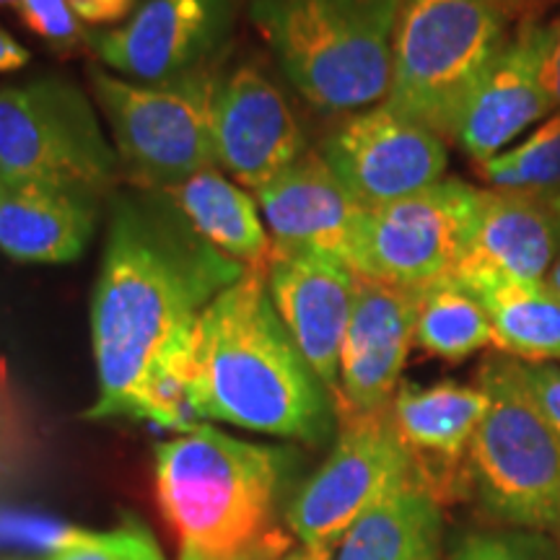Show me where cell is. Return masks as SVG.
<instances>
[{
    "label": "cell",
    "mask_w": 560,
    "mask_h": 560,
    "mask_svg": "<svg viewBox=\"0 0 560 560\" xmlns=\"http://www.w3.org/2000/svg\"><path fill=\"white\" fill-rule=\"evenodd\" d=\"M276 252L322 255L353 262L366 208L335 177L319 151H306L270 185L255 192Z\"/></svg>",
    "instance_id": "e0dca14e"
},
{
    "label": "cell",
    "mask_w": 560,
    "mask_h": 560,
    "mask_svg": "<svg viewBox=\"0 0 560 560\" xmlns=\"http://www.w3.org/2000/svg\"><path fill=\"white\" fill-rule=\"evenodd\" d=\"M195 408L200 420L312 446L335 433L332 395L278 317L260 268H247L195 325Z\"/></svg>",
    "instance_id": "7a4b0ae2"
},
{
    "label": "cell",
    "mask_w": 560,
    "mask_h": 560,
    "mask_svg": "<svg viewBox=\"0 0 560 560\" xmlns=\"http://www.w3.org/2000/svg\"><path fill=\"white\" fill-rule=\"evenodd\" d=\"M215 164L255 195L306 153L296 112L255 62H223L213 100Z\"/></svg>",
    "instance_id": "4fadbf2b"
},
{
    "label": "cell",
    "mask_w": 560,
    "mask_h": 560,
    "mask_svg": "<svg viewBox=\"0 0 560 560\" xmlns=\"http://www.w3.org/2000/svg\"><path fill=\"white\" fill-rule=\"evenodd\" d=\"M482 179L493 190L548 195L560 192V109L552 112L527 138L480 164Z\"/></svg>",
    "instance_id": "484cf974"
},
{
    "label": "cell",
    "mask_w": 560,
    "mask_h": 560,
    "mask_svg": "<svg viewBox=\"0 0 560 560\" xmlns=\"http://www.w3.org/2000/svg\"><path fill=\"white\" fill-rule=\"evenodd\" d=\"M30 50L24 45H19L9 32L0 26V73H11V70H21L30 66Z\"/></svg>",
    "instance_id": "e575fe53"
},
{
    "label": "cell",
    "mask_w": 560,
    "mask_h": 560,
    "mask_svg": "<svg viewBox=\"0 0 560 560\" xmlns=\"http://www.w3.org/2000/svg\"><path fill=\"white\" fill-rule=\"evenodd\" d=\"M291 548V537L285 535L283 529H270L262 540H257L252 548L236 552L231 558H221V560H283L289 556ZM179 560H206V558H192V556H179Z\"/></svg>",
    "instance_id": "d6a6232c"
},
{
    "label": "cell",
    "mask_w": 560,
    "mask_h": 560,
    "mask_svg": "<svg viewBox=\"0 0 560 560\" xmlns=\"http://www.w3.org/2000/svg\"><path fill=\"white\" fill-rule=\"evenodd\" d=\"M330 558H332V556H327V552H319V550L304 548V545H301V548L291 550L289 556H285L283 560H330Z\"/></svg>",
    "instance_id": "d590c367"
},
{
    "label": "cell",
    "mask_w": 560,
    "mask_h": 560,
    "mask_svg": "<svg viewBox=\"0 0 560 560\" xmlns=\"http://www.w3.org/2000/svg\"><path fill=\"white\" fill-rule=\"evenodd\" d=\"M416 312L418 289L359 278L340 353L338 418L389 408L416 342Z\"/></svg>",
    "instance_id": "2e32d148"
},
{
    "label": "cell",
    "mask_w": 560,
    "mask_h": 560,
    "mask_svg": "<svg viewBox=\"0 0 560 560\" xmlns=\"http://www.w3.org/2000/svg\"><path fill=\"white\" fill-rule=\"evenodd\" d=\"M495 3H499V5H501V3H503V0H495Z\"/></svg>",
    "instance_id": "ab89813d"
},
{
    "label": "cell",
    "mask_w": 560,
    "mask_h": 560,
    "mask_svg": "<svg viewBox=\"0 0 560 560\" xmlns=\"http://www.w3.org/2000/svg\"><path fill=\"white\" fill-rule=\"evenodd\" d=\"M244 272L242 262L202 240L170 195L153 187H117L91 299L100 397L83 418H128L161 350L192 330L210 301Z\"/></svg>",
    "instance_id": "6da1fadb"
},
{
    "label": "cell",
    "mask_w": 560,
    "mask_h": 560,
    "mask_svg": "<svg viewBox=\"0 0 560 560\" xmlns=\"http://www.w3.org/2000/svg\"><path fill=\"white\" fill-rule=\"evenodd\" d=\"M122 166L89 96L62 75L0 89V182L109 200Z\"/></svg>",
    "instance_id": "8992f818"
},
{
    "label": "cell",
    "mask_w": 560,
    "mask_h": 560,
    "mask_svg": "<svg viewBox=\"0 0 560 560\" xmlns=\"http://www.w3.org/2000/svg\"><path fill=\"white\" fill-rule=\"evenodd\" d=\"M550 50L548 62H545V81H548L550 100L556 112L560 109V19L556 24H550Z\"/></svg>",
    "instance_id": "836d02e7"
},
{
    "label": "cell",
    "mask_w": 560,
    "mask_h": 560,
    "mask_svg": "<svg viewBox=\"0 0 560 560\" xmlns=\"http://www.w3.org/2000/svg\"><path fill=\"white\" fill-rule=\"evenodd\" d=\"M234 0H140L122 24L91 32L89 50L112 73L161 83L226 60Z\"/></svg>",
    "instance_id": "8fae6325"
},
{
    "label": "cell",
    "mask_w": 560,
    "mask_h": 560,
    "mask_svg": "<svg viewBox=\"0 0 560 560\" xmlns=\"http://www.w3.org/2000/svg\"><path fill=\"white\" fill-rule=\"evenodd\" d=\"M441 514L423 482L397 490L346 532L330 560H439Z\"/></svg>",
    "instance_id": "603a6c76"
},
{
    "label": "cell",
    "mask_w": 560,
    "mask_h": 560,
    "mask_svg": "<svg viewBox=\"0 0 560 560\" xmlns=\"http://www.w3.org/2000/svg\"><path fill=\"white\" fill-rule=\"evenodd\" d=\"M100 202L47 187L0 182V252L16 262L79 260L94 236Z\"/></svg>",
    "instance_id": "d6986e66"
},
{
    "label": "cell",
    "mask_w": 560,
    "mask_h": 560,
    "mask_svg": "<svg viewBox=\"0 0 560 560\" xmlns=\"http://www.w3.org/2000/svg\"><path fill=\"white\" fill-rule=\"evenodd\" d=\"M50 560H166L143 524L128 520L120 529H70L62 548Z\"/></svg>",
    "instance_id": "4316f807"
},
{
    "label": "cell",
    "mask_w": 560,
    "mask_h": 560,
    "mask_svg": "<svg viewBox=\"0 0 560 560\" xmlns=\"http://www.w3.org/2000/svg\"><path fill=\"white\" fill-rule=\"evenodd\" d=\"M402 0H249V21L280 73L314 109L376 107L392 73Z\"/></svg>",
    "instance_id": "277c9868"
},
{
    "label": "cell",
    "mask_w": 560,
    "mask_h": 560,
    "mask_svg": "<svg viewBox=\"0 0 560 560\" xmlns=\"http://www.w3.org/2000/svg\"><path fill=\"white\" fill-rule=\"evenodd\" d=\"M558 529H560V524H558Z\"/></svg>",
    "instance_id": "60d3db41"
},
{
    "label": "cell",
    "mask_w": 560,
    "mask_h": 560,
    "mask_svg": "<svg viewBox=\"0 0 560 560\" xmlns=\"http://www.w3.org/2000/svg\"><path fill=\"white\" fill-rule=\"evenodd\" d=\"M19 0H0V5H16Z\"/></svg>",
    "instance_id": "f35d334b"
},
{
    "label": "cell",
    "mask_w": 560,
    "mask_h": 560,
    "mask_svg": "<svg viewBox=\"0 0 560 560\" xmlns=\"http://www.w3.org/2000/svg\"><path fill=\"white\" fill-rule=\"evenodd\" d=\"M560 252L556 219L540 195L486 190L480 221L454 278L545 280Z\"/></svg>",
    "instance_id": "ac0fdd59"
},
{
    "label": "cell",
    "mask_w": 560,
    "mask_h": 560,
    "mask_svg": "<svg viewBox=\"0 0 560 560\" xmlns=\"http://www.w3.org/2000/svg\"><path fill=\"white\" fill-rule=\"evenodd\" d=\"M522 387L540 412L550 431L560 439V366L558 363H537L516 359Z\"/></svg>",
    "instance_id": "f546056e"
},
{
    "label": "cell",
    "mask_w": 560,
    "mask_h": 560,
    "mask_svg": "<svg viewBox=\"0 0 560 560\" xmlns=\"http://www.w3.org/2000/svg\"><path fill=\"white\" fill-rule=\"evenodd\" d=\"M128 418L177 433L202 425L195 408V327L161 350L132 397Z\"/></svg>",
    "instance_id": "d4e9b609"
},
{
    "label": "cell",
    "mask_w": 560,
    "mask_h": 560,
    "mask_svg": "<svg viewBox=\"0 0 560 560\" xmlns=\"http://www.w3.org/2000/svg\"><path fill=\"white\" fill-rule=\"evenodd\" d=\"M486 310L495 348L520 361L560 363V296L548 280L457 278Z\"/></svg>",
    "instance_id": "7402d4cb"
},
{
    "label": "cell",
    "mask_w": 560,
    "mask_h": 560,
    "mask_svg": "<svg viewBox=\"0 0 560 560\" xmlns=\"http://www.w3.org/2000/svg\"><path fill=\"white\" fill-rule=\"evenodd\" d=\"M550 24H524L490 62L462 112L454 140L478 164L499 156L556 112L545 81Z\"/></svg>",
    "instance_id": "5bb4252c"
},
{
    "label": "cell",
    "mask_w": 560,
    "mask_h": 560,
    "mask_svg": "<svg viewBox=\"0 0 560 560\" xmlns=\"http://www.w3.org/2000/svg\"><path fill=\"white\" fill-rule=\"evenodd\" d=\"M548 208L552 213V219H556V229H558V240H560V192L558 195H548Z\"/></svg>",
    "instance_id": "74e56055"
},
{
    "label": "cell",
    "mask_w": 560,
    "mask_h": 560,
    "mask_svg": "<svg viewBox=\"0 0 560 560\" xmlns=\"http://www.w3.org/2000/svg\"><path fill=\"white\" fill-rule=\"evenodd\" d=\"M480 389L488 395V410L467 465L482 509L511 529H558L560 439L524 392L516 359H486Z\"/></svg>",
    "instance_id": "ba28073f"
},
{
    "label": "cell",
    "mask_w": 560,
    "mask_h": 560,
    "mask_svg": "<svg viewBox=\"0 0 560 560\" xmlns=\"http://www.w3.org/2000/svg\"><path fill=\"white\" fill-rule=\"evenodd\" d=\"M19 19L34 37H39L55 52H75L89 47L91 32L70 9V0H19Z\"/></svg>",
    "instance_id": "83f0119b"
},
{
    "label": "cell",
    "mask_w": 560,
    "mask_h": 560,
    "mask_svg": "<svg viewBox=\"0 0 560 560\" xmlns=\"http://www.w3.org/2000/svg\"><path fill=\"white\" fill-rule=\"evenodd\" d=\"M545 280H548V285H550V289H552V291H556V293H558V296H560V252H558L556 262H552V268H550V272H548V278H545Z\"/></svg>",
    "instance_id": "8d00e7d4"
},
{
    "label": "cell",
    "mask_w": 560,
    "mask_h": 560,
    "mask_svg": "<svg viewBox=\"0 0 560 560\" xmlns=\"http://www.w3.org/2000/svg\"><path fill=\"white\" fill-rule=\"evenodd\" d=\"M412 482L423 480L392 425L389 408L342 412L330 457L301 486L285 520L304 548L332 556L369 509Z\"/></svg>",
    "instance_id": "9c48e42d"
},
{
    "label": "cell",
    "mask_w": 560,
    "mask_h": 560,
    "mask_svg": "<svg viewBox=\"0 0 560 560\" xmlns=\"http://www.w3.org/2000/svg\"><path fill=\"white\" fill-rule=\"evenodd\" d=\"M289 454L210 425L161 441L153 457L156 501L179 537V556L231 558L276 529Z\"/></svg>",
    "instance_id": "3957f363"
},
{
    "label": "cell",
    "mask_w": 560,
    "mask_h": 560,
    "mask_svg": "<svg viewBox=\"0 0 560 560\" xmlns=\"http://www.w3.org/2000/svg\"><path fill=\"white\" fill-rule=\"evenodd\" d=\"M482 200L480 187L441 179L408 198L366 208L350 270L405 289L452 276L470 249Z\"/></svg>",
    "instance_id": "30bf717a"
},
{
    "label": "cell",
    "mask_w": 560,
    "mask_h": 560,
    "mask_svg": "<svg viewBox=\"0 0 560 560\" xmlns=\"http://www.w3.org/2000/svg\"><path fill=\"white\" fill-rule=\"evenodd\" d=\"M416 342L444 361H465L495 346V332L478 296L454 276L418 289Z\"/></svg>",
    "instance_id": "cb8c5ba5"
},
{
    "label": "cell",
    "mask_w": 560,
    "mask_h": 560,
    "mask_svg": "<svg viewBox=\"0 0 560 560\" xmlns=\"http://www.w3.org/2000/svg\"><path fill=\"white\" fill-rule=\"evenodd\" d=\"M452 560H558V552L537 532L503 529L467 535Z\"/></svg>",
    "instance_id": "f1b7e54d"
},
{
    "label": "cell",
    "mask_w": 560,
    "mask_h": 560,
    "mask_svg": "<svg viewBox=\"0 0 560 560\" xmlns=\"http://www.w3.org/2000/svg\"><path fill=\"white\" fill-rule=\"evenodd\" d=\"M70 9L83 24L107 26L122 24L138 9V0H70Z\"/></svg>",
    "instance_id": "1f68e13d"
},
{
    "label": "cell",
    "mask_w": 560,
    "mask_h": 560,
    "mask_svg": "<svg viewBox=\"0 0 560 560\" xmlns=\"http://www.w3.org/2000/svg\"><path fill=\"white\" fill-rule=\"evenodd\" d=\"M506 42V13L495 0H402L384 104L454 138L475 86Z\"/></svg>",
    "instance_id": "5b68a950"
},
{
    "label": "cell",
    "mask_w": 560,
    "mask_h": 560,
    "mask_svg": "<svg viewBox=\"0 0 560 560\" xmlns=\"http://www.w3.org/2000/svg\"><path fill=\"white\" fill-rule=\"evenodd\" d=\"M223 62L161 83L122 79L102 66L86 68L91 94L109 125L130 185L164 190L219 166L213 100Z\"/></svg>",
    "instance_id": "52a82bcc"
},
{
    "label": "cell",
    "mask_w": 560,
    "mask_h": 560,
    "mask_svg": "<svg viewBox=\"0 0 560 560\" xmlns=\"http://www.w3.org/2000/svg\"><path fill=\"white\" fill-rule=\"evenodd\" d=\"M486 410L488 395L480 387L457 382L397 387L389 402V418L397 436L416 459L425 488H429L431 465H457L470 452L472 436Z\"/></svg>",
    "instance_id": "ffe728a7"
},
{
    "label": "cell",
    "mask_w": 560,
    "mask_h": 560,
    "mask_svg": "<svg viewBox=\"0 0 560 560\" xmlns=\"http://www.w3.org/2000/svg\"><path fill=\"white\" fill-rule=\"evenodd\" d=\"M26 452H30V429L11 384L0 376V478L16 470Z\"/></svg>",
    "instance_id": "4dcf8cb0"
},
{
    "label": "cell",
    "mask_w": 560,
    "mask_h": 560,
    "mask_svg": "<svg viewBox=\"0 0 560 560\" xmlns=\"http://www.w3.org/2000/svg\"><path fill=\"white\" fill-rule=\"evenodd\" d=\"M161 192L170 195L192 229L215 249L244 268L265 270L272 255V240L260 206L255 195L236 185L219 166L192 174Z\"/></svg>",
    "instance_id": "44dd1931"
},
{
    "label": "cell",
    "mask_w": 560,
    "mask_h": 560,
    "mask_svg": "<svg viewBox=\"0 0 560 560\" xmlns=\"http://www.w3.org/2000/svg\"><path fill=\"white\" fill-rule=\"evenodd\" d=\"M265 283L285 330L338 408L340 353L359 276L330 257L272 249L265 265Z\"/></svg>",
    "instance_id": "9a60e30c"
},
{
    "label": "cell",
    "mask_w": 560,
    "mask_h": 560,
    "mask_svg": "<svg viewBox=\"0 0 560 560\" xmlns=\"http://www.w3.org/2000/svg\"><path fill=\"white\" fill-rule=\"evenodd\" d=\"M319 156L363 208L408 198L444 179V138L387 104L353 112L322 140Z\"/></svg>",
    "instance_id": "7c38bea8"
}]
</instances>
